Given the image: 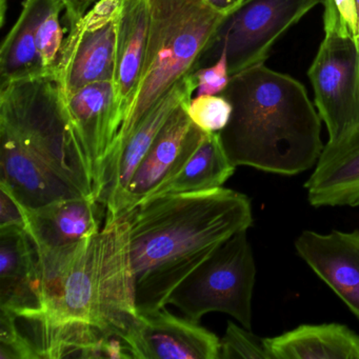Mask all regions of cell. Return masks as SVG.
<instances>
[{
	"label": "cell",
	"mask_w": 359,
	"mask_h": 359,
	"mask_svg": "<svg viewBox=\"0 0 359 359\" xmlns=\"http://www.w3.org/2000/svg\"><path fill=\"white\" fill-rule=\"evenodd\" d=\"M0 310L18 316L43 311L39 256L26 229H0Z\"/></svg>",
	"instance_id": "obj_15"
},
{
	"label": "cell",
	"mask_w": 359,
	"mask_h": 359,
	"mask_svg": "<svg viewBox=\"0 0 359 359\" xmlns=\"http://www.w3.org/2000/svg\"><path fill=\"white\" fill-rule=\"evenodd\" d=\"M222 95L233 108L219 133L233 165L287 176L316 165L323 121L297 79L260 64L232 75Z\"/></svg>",
	"instance_id": "obj_3"
},
{
	"label": "cell",
	"mask_w": 359,
	"mask_h": 359,
	"mask_svg": "<svg viewBox=\"0 0 359 359\" xmlns=\"http://www.w3.org/2000/svg\"><path fill=\"white\" fill-rule=\"evenodd\" d=\"M319 4L323 0H247L226 18L199 69L214 64L222 48L231 76L264 64L276 41Z\"/></svg>",
	"instance_id": "obj_7"
},
{
	"label": "cell",
	"mask_w": 359,
	"mask_h": 359,
	"mask_svg": "<svg viewBox=\"0 0 359 359\" xmlns=\"http://www.w3.org/2000/svg\"><path fill=\"white\" fill-rule=\"evenodd\" d=\"M314 104L336 144L359 129V47L325 35L308 70Z\"/></svg>",
	"instance_id": "obj_8"
},
{
	"label": "cell",
	"mask_w": 359,
	"mask_h": 359,
	"mask_svg": "<svg viewBox=\"0 0 359 359\" xmlns=\"http://www.w3.org/2000/svg\"><path fill=\"white\" fill-rule=\"evenodd\" d=\"M191 100L182 102L161 128L128 184L117 218L152 196L163 182L177 173L198 146L205 132L189 116Z\"/></svg>",
	"instance_id": "obj_10"
},
{
	"label": "cell",
	"mask_w": 359,
	"mask_h": 359,
	"mask_svg": "<svg viewBox=\"0 0 359 359\" xmlns=\"http://www.w3.org/2000/svg\"><path fill=\"white\" fill-rule=\"evenodd\" d=\"M138 316L125 214L83 241L53 306L41 317L52 325H91L123 339Z\"/></svg>",
	"instance_id": "obj_4"
},
{
	"label": "cell",
	"mask_w": 359,
	"mask_h": 359,
	"mask_svg": "<svg viewBox=\"0 0 359 359\" xmlns=\"http://www.w3.org/2000/svg\"><path fill=\"white\" fill-rule=\"evenodd\" d=\"M65 7V20L69 28L74 26L98 0H60Z\"/></svg>",
	"instance_id": "obj_29"
},
{
	"label": "cell",
	"mask_w": 359,
	"mask_h": 359,
	"mask_svg": "<svg viewBox=\"0 0 359 359\" xmlns=\"http://www.w3.org/2000/svg\"><path fill=\"white\" fill-rule=\"evenodd\" d=\"M149 4L150 32L142 79L110 155L178 81L198 70L201 58L230 15L207 0H149Z\"/></svg>",
	"instance_id": "obj_5"
},
{
	"label": "cell",
	"mask_w": 359,
	"mask_h": 359,
	"mask_svg": "<svg viewBox=\"0 0 359 359\" xmlns=\"http://www.w3.org/2000/svg\"><path fill=\"white\" fill-rule=\"evenodd\" d=\"M121 12V0H98L81 18L88 28L97 29L115 22Z\"/></svg>",
	"instance_id": "obj_27"
},
{
	"label": "cell",
	"mask_w": 359,
	"mask_h": 359,
	"mask_svg": "<svg viewBox=\"0 0 359 359\" xmlns=\"http://www.w3.org/2000/svg\"><path fill=\"white\" fill-rule=\"evenodd\" d=\"M150 20L149 0H121L114 79L117 121L121 127L131 110L142 79Z\"/></svg>",
	"instance_id": "obj_17"
},
{
	"label": "cell",
	"mask_w": 359,
	"mask_h": 359,
	"mask_svg": "<svg viewBox=\"0 0 359 359\" xmlns=\"http://www.w3.org/2000/svg\"><path fill=\"white\" fill-rule=\"evenodd\" d=\"M325 35L351 39L359 47L356 0H323Z\"/></svg>",
	"instance_id": "obj_24"
},
{
	"label": "cell",
	"mask_w": 359,
	"mask_h": 359,
	"mask_svg": "<svg viewBox=\"0 0 359 359\" xmlns=\"http://www.w3.org/2000/svg\"><path fill=\"white\" fill-rule=\"evenodd\" d=\"M127 216L140 315L165 308L184 279L226 239L253 224L249 197L224 187L152 196Z\"/></svg>",
	"instance_id": "obj_1"
},
{
	"label": "cell",
	"mask_w": 359,
	"mask_h": 359,
	"mask_svg": "<svg viewBox=\"0 0 359 359\" xmlns=\"http://www.w3.org/2000/svg\"><path fill=\"white\" fill-rule=\"evenodd\" d=\"M62 100L69 123L89 163L100 201L107 161L121 129L114 81L91 83Z\"/></svg>",
	"instance_id": "obj_12"
},
{
	"label": "cell",
	"mask_w": 359,
	"mask_h": 359,
	"mask_svg": "<svg viewBox=\"0 0 359 359\" xmlns=\"http://www.w3.org/2000/svg\"><path fill=\"white\" fill-rule=\"evenodd\" d=\"M116 26L115 20L91 29L79 20L69 28L53 73L62 97L91 83L114 81Z\"/></svg>",
	"instance_id": "obj_13"
},
{
	"label": "cell",
	"mask_w": 359,
	"mask_h": 359,
	"mask_svg": "<svg viewBox=\"0 0 359 359\" xmlns=\"http://www.w3.org/2000/svg\"><path fill=\"white\" fill-rule=\"evenodd\" d=\"M295 248L359 319V231H332L329 234L304 231Z\"/></svg>",
	"instance_id": "obj_14"
},
{
	"label": "cell",
	"mask_w": 359,
	"mask_h": 359,
	"mask_svg": "<svg viewBox=\"0 0 359 359\" xmlns=\"http://www.w3.org/2000/svg\"><path fill=\"white\" fill-rule=\"evenodd\" d=\"M249 331L229 321L226 333L220 339L218 359H269L262 339Z\"/></svg>",
	"instance_id": "obj_25"
},
{
	"label": "cell",
	"mask_w": 359,
	"mask_h": 359,
	"mask_svg": "<svg viewBox=\"0 0 359 359\" xmlns=\"http://www.w3.org/2000/svg\"><path fill=\"white\" fill-rule=\"evenodd\" d=\"M269 359H359V335L340 323L302 325L262 339Z\"/></svg>",
	"instance_id": "obj_19"
},
{
	"label": "cell",
	"mask_w": 359,
	"mask_h": 359,
	"mask_svg": "<svg viewBox=\"0 0 359 359\" xmlns=\"http://www.w3.org/2000/svg\"><path fill=\"white\" fill-rule=\"evenodd\" d=\"M62 10L65 7L60 0H51L37 22V50L48 74H53L65 41L64 29L60 18Z\"/></svg>",
	"instance_id": "obj_22"
},
{
	"label": "cell",
	"mask_w": 359,
	"mask_h": 359,
	"mask_svg": "<svg viewBox=\"0 0 359 359\" xmlns=\"http://www.w3.org/2000/svg\"><path fill=\"white\" fill-rule=\"evenodd\" d=\"M247 232L222 243L175 287L167 304L197 323L208 313H226L251 330L256 266Z\"/></svg>",
	"instance_id": "obj_6"
},
{
	"label": "cell",
	"mask_w": 359,
	"mask_h": 359,
	"mask_svg": "<svg viewBox=\"0 0 359 359\" xmlns=\"http://www.w3.org/2000/svg\"><path fill=\"white\" fill-rule=\"evenodd\" d=\"M132 358L218 359L220 338L192 319L165 308L140 315L125 337Z\"/></svg>",
	"instance_id": "obj_11"
},
{
	"label": "cell",
	"mask_w": 359,
	"mask_h": 359,
	"mask_svg": "<svg viewBox=\"0 0 359 359\" xmlns=\"http://www.w3.org/2000/svg\"><path fill=\"white\" fill-rule=\"evenodd\" d=\"M1 25H4V20H5L6 13V0H1Z\"/></svg>",
	"instance_id": "obj_31"
},
{
	"label": "cell",
	"mask_w": 359,
	"mask_h": 359,
	"mask_svg": "<svg viewBox=\"0 0 359 359\" xmlns=\"http://www.w3.org/2000/svg\"><path fill=\"white\" fill-rule=\"evenodd\" d=\"M20 208L33 243L46 249L72 247L94 236L102 230L106 213L95 196L62 199L37 209Z\"/></svg>",
	"instance_id": "obj_16"
},
{
	"label": "cell",
	"mask_w": 359,
	"mask_h": 359,
	"mask_svg": "<svg viewBox=\"0 0 359 359\" xmlns=\"http://www.w3.org/2000/svg\"><path fill=\"white\" fill-rule=\"evenodd\" d=\"M10 226L26 229V222L20 203L9 191L0 187V229Z\"/></svg>",
	"instance_id": "obj_28"
},
{
	"label": "cell",
	"mask_w": 359,
	"mask_h": 359,
	"mask_svg": "<svg viewBox=\"0 0 359 359\" xmlns=\"http://www.w3.org/2000/svg\"><path fill=\"white\" fill-rule=\"evenodd\" d=\"M207 1L218 11L231 14L241 8L247 0H207Z\"/></svg>",
	"instance_id": "obj_30"
},
{
	"label": "cell",
	"mask_w": 359,
	"mask_h": 359,
	"mask_svg": "<svg viewBox=\"0 0 359 359\" xmlns=\"http://www.w3.org/2000/svg\"><path fill=\"white\" fill-rule=\"evenodd\" d=\"M304 188L313 207L359 205V129L327 144Z\"/></svg>",
	"instance_id": "obj_18"
},
{
	"label": "cell",
	"mask_w": 359,
	"mask_h": 359,
	"mask_svg": "<svg viewBox=\"0 0 359 359\" xmlns=\"http://www.w3.org/2000/svg\"><path fill=\"white\" fill-rule=\"evenodd\" d=\"M0 187L22 207L96 196L53 74L0 86Z\"/></svg>",
	"instance_id": "obj_2"
},
{
	"label": "cell",
	"mask_w": 359,
	"mask_h": 359,
	"mask_svg": "<svg viewBox=\"0 0 359 359\" xmlns=\"http://www.w3.org/2000/svg\"><path fill=\"white\" fill-rule=\"evenodd\" d=\"M51 0H24L22 12L0 48V86L47 75L36 45V27Z\"/></svg>",
	"instance_id": "obj_20"
},
{
	"label": "cell",
	"mask_w": 359,
	"mask_h": 359,
	"mask_svg": "<svg viewBox=\"0 0 359 359\" xmlns=\"http://www.w3.org/2000/svg\"><path fill=\"white\" fill-rule=\"evenodd\" d=\"M197 81L196 96L222 95L230 83L228 54L224 48L218 53V60L214 64L195 72Z\"/></svg>",
	"instance_id": "obj_26"
},
{
	"label": "cell",
	"mask_w": 359,
	"mask_h": 359,
	"mask_svg": "<svg viewBox=\"0 0 359 359\" xmlns=\"http://www.w3.org/2000/svg\"><path fill=\"white\" fill-rule=\"evenodd\" d=\"M235 169L236 165L229 158L219 133L205 132L186 163L175 175L163 182L152 196L222 188L226 180L232 177Z\"/></svg>",
	"instance_id": "obj_21"
},
{
	"label": "cell",
	"mask_w": 359,
	"mask_h": 359,
	"mask_svg": "<svg viewBox=\"0 0 359 359\" xmlns=\"http://www.w3.org/2000/svg\"><path fill=\"white\" fill-rule=\"evenodd\" d=\"M357 12H358V29H359V0H356Z\"/></svg>",
	"instance_id": "obj_32"
},
{
	"label": "cell",
	"mask_w": 359,
	"mask_h": 359,
	"mask_svg": "<svg viewBox=\"0 0 359 359\" xmlns=\"http://www.w3.org/2000/svg\"><path fill=\"white\" fill-rule=\"evenodd\" d=\"M232 111L224 95H198L188 106L191 121L205 133H220L228 126Z\"/></svg>",
	"instance_id": "obj_23"
},
{
	"label": "cell",
	"mask_w": 359,
	"mask_h": 359,
	"mask_svg": "<svg viewBox=\"0 0 359 359\" xmlns=\"http://www.w3.org/2000/svg\"><path fill=\"white\" fill-rule=\"evenodd\" d=\"M195 72L178 81L138 123L127 140L110 155L104 171L100 203L104 208V222L116 219L119 205L132 176L174 111L192 100L196 92Z\"/></svg>",
	"instance_id": "obj_9"
}]
</instances>
